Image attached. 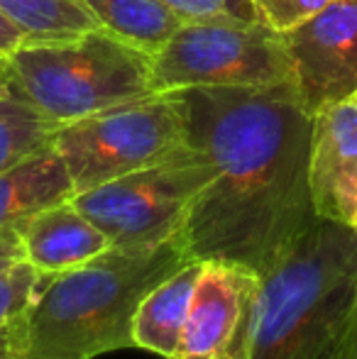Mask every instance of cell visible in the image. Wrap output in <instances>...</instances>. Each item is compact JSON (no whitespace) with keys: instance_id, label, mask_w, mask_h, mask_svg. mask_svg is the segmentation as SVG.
Instances as JSON below:
<instances>
[{"instance_id":"6da1fadb","label":"cell","mask_w":357,"mask_h":359,"mask_svg":"<svg viewBox=\"0 0 357 359\" xmlns=\"http://www.w3.org/2000/svg\"><path fill=\"white\" fill-rule=\"evenodd\" d=\"M189 140L213 179L179 232L189 259H223L267 274L318 220L309 189L311 115L294 81L181 90Z\"/></svg>"},{"instance_id":"7a4b0ae2","label":"cell","mask_w":357,"mask_h":359,"mask_svg":"<svg viewBox=\"0 0 357 359\" xmlns=\"http://www.w3.org/2000/svg\"><path fill=\"white\" fill-rule=\"evenodd\" d=\"M189 259L181 240L142 250L108 247L86 264L39 276L20 316L18 359H93L133 347L140 301Z\"/></svg>"},{"instance_id":"3957f363","label":"cell","mask_w":357,"mask_h":359,"mask_svg":"<svg viewBox=\"0 0 357 359\" xmlns=\"http://www.w3.org/2000/svg\"><path fill=\"white\" fill-rule=\"evenodd\" d=\"M355 293V227L318 217L262 276L250 359H330Z\"/></svg>"},{"instance_id":"277c9868","label":"cell","mask_w":357,"mask_h":359,"mask_svg":"<svg viewBox=\"0 0 357 359\" xmlns=\"http://www.w3.org/2000/svg\"><path fill=\"white\" fill-rule=\"evenodd\" d=\"M3 67L10 93L57 125L154 93L152 57L100 25L79 37L25 42Z\"/></svg>"},{"instance_id":"5b68a950","label":"cell","mask_w":357,"mask_h":359,"mask_svg":"<svg viewBox=\"0 0 357 359\" xmlns=\"http://www.w3.org/2000/svg\"><path fill=\"white\" fill-rule=\"evenodd\" d=\"M191 147L181 90L149 93L62 125L52 149L62 156L74 194L147 169Z\"/></svg>"},{"instance_id":"8992f818","label":"cell","mask_w":357,"mask_h":359,"mask_svg":"<svg viewBox=\"0 0 357 359\" xmlns=\"http://www.w3.org/2000/svg\"><path fill=\"white\" fill-rule=\"evenodd\" d=\"M210 179L208 156L191 144L154 166L74 194L72 203L110 247L142 250L179 237L191 205Z\"/></svg>"},{"instance_id":"52a82bcc","label":"cell","mask_w":357,"mask_h":359,"mask_svg":"<svg viewBox=\"0 0 357 359\" xmlns=\"http://www.w3.org/2000/svg\"><path fill=\"white\" fill-rule=\"evenodd\" d=\"M294 81L281 37L262 22H184L152 57L154 93L223 86H274Z\"/></svg>"},{"instance_id":"ba28073f","label":"cell","mask_w":357,"mask_h":359,"mask_svg":"<svg viewBox=\"0 0 357 359\" xmlns=\"http://www.w3.org/2000/svg\"><path fill=\"white\" fill-rule=\"evenodd\" d=\"M262 274L223 259L201 262L174 359H250Z\"/></svg>"},{"instance_id":"9c48e42d","label":"cell","mask_w":357,"mask_h":359,"mask_svg":"<svg viewBox=\"0 0 357 359\" xmlns=\"http://www.w3.org/2000/svg\"><path fill=\"white\" fill-rule=\"evenodd\" d=\"M279 37L309 115L357 90V0H335Z\"/></svg>"},{"instance_id":"30bf717a","label":"cell","mask_w":357,"mask_h":359,"mask_svg":"<svg viewBox=\"0 0 357 359\" xmlns=\"http://www.w3.org/2000/svg\"><path fill=\"white\" fill-rule=\"evenodd\" d=\"M309 189L321 220L357 225V90L311 115Z\"/></svg>"},{"instance_id":"8fae6325","label":"cell","mask_w":357,"mask_h":359,"mask_svg":"<svg viewBox=\"0 0 357 359\" xmlns=\"http://www.w3.org/2000/svg\"><path fill=\"white\" fill-rule=\"evenodd\" d=\"M22 259L37 276H57L108 250L105 235L69 201L47 205L18 227Z\"/></svg>"},{"instance_id":"7c38bea8","label":"cell","mask_w":357,"mask_h":359,"mask_svg":"<svg viewBox=\"0 0 357 359\" xmlns=\"http://www.w3.org/2000/svg\"><path fill=\"white\" fill-rule=\"evenodd\" d=\"M198 271V259H186L177 271L149 288L133 318V347L164 359L177 357Z\"/></svg>"},{"instance_id":"4fadbf2b","label":"cell","mask_w":357,"mask_h":359,"mask_svg":"<svg viewBox=\"0 0 357 359\" xmlns=\"http://www.w3.org/2000/svg\"><path fill=\"white\" fill-rule=\"evenodd\" d=\"M72 196L74 186L67 166L49 144L0 174V230L18 227L25 217Z\"/></svg>"},{"instance_id":"5bb4252c","label":"cell","mask_w":357,"mask_h":359,"mask_svg":"<svg viewBox=\"0 0 357 359\" xmlns=\"http://www.w3.org/2000/svg\"><path fill=\"white\" fill-rule=\"evenodd\" d=\"M83 5L100 27L149 57H154L184 25L162 0H83Z\"/></svg>"},{"instance_id":"9a60e30c","label":"cell","mask_w":357,"mask_h":359,"mask_svg":"<svg viewBox=\"0 0 357 359\" xmlns=\"http://www.w3.org/2000/svg\"><path fill=\"white\" fill-rule=\"evenodd\" d=\"M0 13L18 25L29 42L69 39L98 27L83 0H0Z\"/></svg>"},{"instance_id":"2e32d148","label":"cell","mask_w":357,"mask_h":359,"mask_svg":"<svg viewBox=\"0 0 357 359\" xmlns=\"http://www.w3.org/2000/svg\"><path fill=\"white\" fill-rule=\"evenodd\" d=\"M59 128L15 95L0 98V174L47 149Z\"/></svg>"},{"instance_id":"e0dca14e","label":"cell","mask_w":357,"mask_h":359,"mask_svg":"<svg viewBox=\"0 0 357 359\" xmlns=\"http://www.w3.org/2000/svg\"><path fill=\"white\" fill-rule=\"evenodd\" d=\"M39 288V276L27 262L0 269V327L15 323L32 303Z\"/></svg>"},{"instance_id":"ac0fdd59","label":"cell","mask_w":357,"mask_h":359,"mask_svg":"<svg viewBox=\"0 0 357 359\" xmlns=\"http://www.w3.org/2000/svg\"><path fill=\"white\" fill-rule=\"evenodd\" d=\"M330 3L335 0H252L257 20L269 29H274L276 34L299 27L301 22L318 15Z\"/></svg>"},{"instance_id":"d6986e66","label":"cell","mask_w":357,"mask_h":359,"mask_svg":"<svg viewBox=\"0 0 357 359\" xmlns=\"http://www.w3.org/2000/svg\"><path fill=\"white\" fill-rule=\"evenodd\" d=\"M184 22L198 20H245L260 22L252 0H162Z\"/></svg>"},{"instance_id":"ffe728a7","label":"cell","mask_w":357,"mask_h":359,"mask_svg":"<svg viewBox=\"0 0 357 359\" xmlns=\"http://www.w3.org/2000/svg\"><path fill=\"white\" fill-rule=\"evenodd\" d=\"M25 42H29L27 34H25L18 25H13L3 13H0V59L10 57V54H13L15 49L22 47Z\"/></svg>"},{"instance_id":"44dd1931","label":"cell","mask_w":357,"mask_h":359,"mask_svg":"<svg viewBox=\"0 0 357 359\" xmlns=\"http://www.w3.org/2000/svg\"><path fill=\"white\" fill-rule=\"evenodd\" d=\"M22 262V245H20V235L15 227L0 230V269Z\"/></svg>"},{"instance_id":"7402d4cb","label":"cell","mask_w":357,"mask_h":359,"mask_svg":"<svg viewBox=\"0 0 357 359\" xmlns=\"http://www.w3.org/2000/svg\"><path fill=\"white\" fill-rule=\"evenodd\" d=\"M18 320L0 327V359H18V350H20V323Z\"/></svg>"},{"instance_id":"603a6c76","label":"cell","mask_w":357,"mask_h":359,"mask_svg":"<svg viewBox=\"0 0 357 359\" xmlns=\"http://www.w3.org/2000/svg\"><path fill=\"white\" fill-rule=\"evenodd\" d=\"M343 357L357 359V293H355L353 313H350L348 332H345V340H343Z\"/></svg>"},{"instance_id":"cb8c5ba5","label":"cell","mask_w":357,"mask_h":359,"mask_svg":"<svg viewBox=\"0 0 357 359\" xmlns=\"http://www.w3.org/2000/svg\"><path fill=\"white\" fill-rule=\"evenodd\" d=\"M5 95H13L10 93V83H8V74H5V67H3V59H0V98Z\"/></svg>"},{"instance_id":"d4e9b609","label":"cell","mask_w":357,"mask_h":359,"mask_svg":"<svg viewBox=\"0 0 357 359\" xmlns=\"http://www.w3.org/2000/svg\"><path fill=\"white\" fill-rule=\"evenodd\" d=\"M330 359H345V357H343V347H340V350H338V352H335V355H333V357H330Z\"/></svg>"},{"instance_id":"484cf974","label":"cell","mask_w":357,"mask_h":359,"mask_svg":"<svg viewBox=\"0 0 357 359\" xmlns=\"http://www.w3.org/2000/svg\"><path fill=\"white\" fill-rule=\"evenodd\" d=\"M355 232H357V225H355Z\"/></svg>"}]
</instances>
